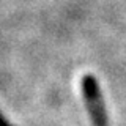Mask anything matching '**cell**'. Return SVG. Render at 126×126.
<instances>
[{"instance_id":"6da1fadb","label":"cell","mask_w":126,"mask_h":126,"mask_svg":"<svg viewBox=\"0 0 126 126\" xmlns=\"http://www.w3.org/2000/svg\"><path fill=\"white\" fill-rule=\"evenodd\" d=\"M84 94H85L87 106H88L90 112H92L93 120L96 121V125L102 126L104 125V109H102V102H101V98H99L98 87H96V84H94V80L92 77L84 79Z\"/></svg>"}]
</instances>
